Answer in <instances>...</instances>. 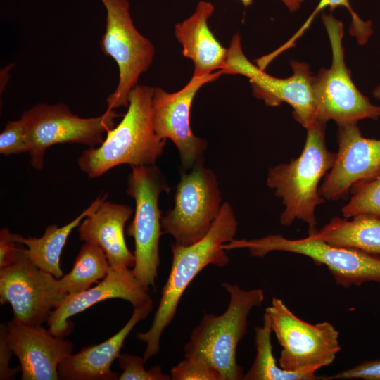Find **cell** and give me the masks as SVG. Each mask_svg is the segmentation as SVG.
<instances>
[{
  "label": "cell",
  "instance_id": "obj_1",
  "mask_svg": "<svg viewBox=\"0 0 380 380\" xmlns=\"http://www.w3.org/2000/svg\"><path fill=\"white\" fill-rule=\"evenodd\" d=\"M238 222L231 204L224 202L218 216L208 234L200 241L189 246L177 243L171 245L172 265L163 288L158 307L152 324L146 332H139L137 338L146 343L143 358L146 362L160 350L164 329L175 317L184 292L206 266H226L229 261L225 243L234 239Z\"/></svg>",
  "mask_w": 380,
  "mask_h": 380
},
{
  "label": "cell",
  "instance_id": "obj_2",
  "mask_svg": "<svg viewBox=\"0 0 380 380\" xmlns=\"http://www.w3.org/2000/svg\"><path fill=\"white\" fill-rule=\"evenodd\" d=\"M326 123L317 122L307 129L304 147L298 157L268 169L267 185L281 199L284 208L279 216L283 226L301 220L308 226V235L317 232L315 211L325 199L319 184L331 169L336 153L327 147Z\"/></svg>",
  "mask_w": 380,
  "mask_h": 380
},
{
  "label": "cell",
  "instance_id": "obj_3",
  "mask_svg": "<svg viewBox=\"0 0 380 380\" xmlns=\"http://www.w3.org/2000/svg\"><path fill=\"white\" fill-rule=\"evenodd\" d=\"M153 88L137 84L130 92L121 121L106 132L98 148L87 149L79 157L77 164L89 178L100 177L120 165H155L161 156L166 140L158 137L153 125Z\"/></svg>",
  "mask_w": 380,
  "mask_h": 380
},
{
  "label": "cell",
  "instance_id": "obj_4",
  "mask_svg": "<svg viewBox=\"0 0 380 380\" xmlns=\"http://www.w3.org/2000/svg\"><path fill=\"white\" fill-rule=\"evenodd\" d=\"M222 286L229 296L227 309L220 315H203L184 346V356L202 358L219 371L223 380L243 379L237 346L246 333L251 310L262 303L265 293L261 289L246 291L227 282Z\"/></svg>",
  "mask_w": 380,
  "mask_h": 380
},
{
  "label": "cell",
  "instance_id": "obj_5",
  "mask_svg": "<svg viewBox=\"0 0 380 380\" xmlns=\"http://www.w3.org/2000/svg\"><path fill=\"white\" fill-rule=\"evenodd\" d=\"M322 20L329 39L331 63L313 76L312 96L317 122L334 121L338 126L380 118V106L363 95L351 79L345 63L343 24L332 14L322 13Z\"/></svg>",
  "mask_w": 380,
  "mask_h": 380
},
{
  "label": "cell",
  "instance_id": "obj_6",
  "mask_svg": "<svg viewBox=\"0 0 380 380\" xmlns=\"http://www.w3.org/2000/svg\"><path fill=\"white\" fill-rule=\"evenodd\" d=\"M127 194L135 201L134 219L127 234L134 241V277L147 290L155 289L160 265L159 242L163 234L158 199L170 188L155 164L132 167L127 180Z\"/></svg>",
  "mask_w": 380,
  "mask_h": 380
},
{
  "label": "cell",
  "instance_id": "obj_7",
  "mask_svg": "<svg viewBox=\"0 0 380 380\" xmlns=\"http://www.w3.org/2000/svg\"><path fill=\"white\" fill-rule=\"evenodd\" d=\"M226 251L246 248L251 255L262 258L272 251H284L310 258L317 265H325L336 282L344 288L367 281L380 283V257L339 247L308 236L290 239L269 234L254 239H232L222 246Z\"/></svg>",
  "mask_w": 380,
  "mask_h": 380
},
{
  "label": "cell",
  "instance_id": "obj_8",
  "mask_svg": "<svg viewBox=\"0 0 380 380\" xmlns=\"http://www.w3.org/2000/svg\"><path fill=\"white\" fill-rule=\"evenodd\" d=\"M123 115L107 108L102 115L80 118L64 103H37L21 117L29 146L30 164L36 170L44 166V153L49 147L63 143H77L93 147L101 144L103 134L116 125Z\"/></svg>",
  "mask_w": 380,
  "mask_h": 380
},
{
  "label": "cell",
  "instance_id": "obj_9",
  "mask_svg": "<svg viewBox=\"0 0 380 380\" xmlns=\"http://www.w3.org/2000/svg\"><path fill=\"white\" fill-rule=\"evenodd\" d=\"M282 347L279 366L291 372H316L331 365L341 350L339 333L328 322L308 323L297 317L282 300L273 298L265 312Z\"/></svg>",
  "mask_w": 380,
  "mask_h": 380
},
{
  "label": "cell",
  "instance_id": "obj_10",
  "mask_svg": "<svg viewBox=\"0 0 380 380\" xmlns=\"http://www.w3.org/2000/svg\"><path fill=\"white\" fill-rule=\"evenodd\" d=\"M227 49L225 63L220 70L222 75L246 77L253 94L267 106L286 103L293 108L295 120L306 129L317 122L312 90L313 75L308 63L293 60L291 61L292 75L278 78L248 60L243 51L239 33L233 35Z\"/></svg>",
  "mask_w": 380,
  "mask_h": 380
},
{
  "label": "cell",
  "instance_id": "obj_11",
  "mask_svg": "<svg viewBox=\"0 0 380 380\" xmlns=\"http://www.w3.org/2000/svg\"><path fill=\"white\" fill-rule=\"evenodd\" d=\"M106 10V30L100 40L103 53L116 62L119 81L106 99L107 108L127 107L131 91L150 68L156 49L135 27L128 0H101Z\"/></svg>",
  "mask_w": 380,
  "mask_h": 380
},
{
  "label": "cell",
  "instance_id": "obj_12",
  "mask_svg": "<svg viewBox=\"0 0 380 380\" xmlns=\"http://www.w3.org/2000/svg\"><path fill=\"white\" fill-rule=\"evenodd\" d=\"M217 177L203 163L181 172L175 203L161 217L163 234L175 243L189 246L202 239L210 229L222 207Z\"/></svg>",
  "mask_w": 380,
  "mask_h": 380
},
{
  "label": "cell",
  "instance_id": "obj_13",
  "mask_svg": "<svg viewBox=\"0 0 380 380\" xmlns=\"http://www.w3.org/2000/svg\"><path fill=\"white\" fill-rule=\"evenodd\" d=\"M66 295L58 279L38 268L28 258L24 248L12 265L0 269V303H8L15 322L40 327Z\"/></svg>",
  "mask_w": 380,
  "mask_h": 380
},
{
  "label": "cell",
  "instance_id": "obj_14",
  "mask_svg": "<svg viewBox=\"0 0 380 380\" xmlns=\"http://www.w3.org/2000/svg\"><path fill=\"white\" fill-rule=\"evenodd\" d=\"M222 75L217 70L210 75L192 77L180 90L170 93L154 87L151 101L152 121L156 134L162 139L171 140L176 146L183 170L203 163L208 143L196 136L191 127V108L195 96L205 84Z\"/></svg>",
  "mask_w": 380,
  "mask_h": 380
},
{
  "label": "cell",
  "instance_id": "obj_15",
  "mask_svg": "<svg viewBox=\"0 0 380 380\" xmlns=\"http://www.w3.org/2000/svg\"><path fill=\"white\" fill-rule=\"evenodd\" d=\"M338 127V152L319 187L329 201L345 198L355 184L380 170V139L364 137L357 123Z\"/></svg>",
  "mask_w": 380,
  "mask_h": 380
},
{
  "label": "cell",
  "instance_id": "obj_16",
  "mask_svg": "<svg viewBox=\"0 0 380 380\" xmlns=\"http://www.w3.org/2000/svg\"><path fill=\"white\" fill-rule=\"evenodd\" d=\"M7 341L20 364L22 380H57L58 366L72 354L73 345L42 326L32 327L11 320L6 324Z\"/></svg>",
  "mask_w": 380,
  "mask_h": 380
},
{
  "label": "cell",
  "instance_id": "obj_17",
  "mask_svg": "<svg viewBox=\"0 0 380 380\" xmlns=\"http://www.w3.org/2000/svg\"><path fill=\"white\" fill-rule=\"evenodd\" d=\"M120 298L133 307L140 305L151 298L129 267H110L107 275L97 285L75 295H67L50 314L47 324L50 332L56 336L68 335L72 328L68 319L84 311L99 302Z\"/></svg>",
  "mask_w": 380,
  "mask_h": 380
},
{
  "label": "cell",
  "instance_id": "obj_18",
  "mask_svg": "<svg viewBox=\"0 0 380 380\" xmlns=\"http://www.w3.org/2000/svg\"><path fill=\"white\" fill-rule=\"evenodd\" d=\"M152 299L134 307L130 319L115 334L106 341L82 348L70 354L58 366L60 379L115 380L118 374L112 371V362L120 355L125 340L137 324L144 319L153 309Z\"/></svg>",
  "mask_w": 380,
  "mask_h": 380
},
{
  "label": "cell",
  "instance_id": "obj_19",
  "mask_svg": "<svg viewBox=\"0 0 380 380\" xmlns=\"http://www.w3.org/2000/svg\"><path fill=\"white\" fill-rule=\"evenodd\" d=\"M214 11L212 2L201 0L193 13L174 27L175 37L182 47V55L193 62L192 77H204L220 70L227 56L228 49L216 39L208 26Z\"/></svg>",
  "mask_w": 380,
  "mask_h": 380
},
{
  "label": "cell",
  "instance_id": "obj_20",
  "mask_svg": "<svg viewBox=\"0 0 380 380\" xmlns=\"http://www.w3.org/2000/svg\"><path fill=\"white\" fill-rule=\"evenodd\" d=\"M132 213L129 205L104 201L80 224V240L99 246L111 267H134V255L129 250L124 234L125 225Z\"/></svg>",
  "mask_w": 380,
  "mask_h": 380
},
{
  "label": "cell",
  "instance_id": "obj_21",
  "mask_svg": "<svg viewBox=\"0 0 380 380\" xmlns=\"http://www.w3.org/2000/svg\"><path fill=\"white\" fill-rule=\"evenodd\" d=\"M107 195L98 196L91 204L72 221L62 227L49 225L40 238L23 237L13 234L15 242L27 246L26 253L30 260L38 268L59 279L63 276L60 266L61 254L71 232L91 213L106 201Z\"/></svg>",
  "mask_w": 380,
  "mask_h": 380
},
{
  "label": "cell",
  "instance_id": "obj_22",
  "mask_svg": "<svg viewBox=\"0 0 380 380\" xmlns=\"http://www.w3.org/2000/svg\"><path fill=\"white\" fill-rule=\"evenodd\" d=\"M329 244L380 257V218L359 215L333 217L311 235Z\"/></svg>",
  "mask_w": 380,
  "mask_h": 380
},
{
  "label": "cell",
  "instance_id": "obj_23",
  "mask_svg": "<svg viewBox=\"0 0 380 380\" xmlns=\"http://www.w3.org/2000/svg\"><path fill=\"white\" fill-rule=\"evenodd\" d=\"M272 333L267 315L265 312L263 323L255 328L256 355L253 365L243 376L246 380H316L322 378L315 372H291L277 365L272 353Z\"/></svg>",
  "mask_w": 380,
  "mask_h": 380
},
{
  "label": "cell",
  "instance_id": "obj_24",
  "mask_svg": "<svg viewBox=\"0 0 380 380\" xmlns=\"http://www.w3.org/2000/svg\"><path fill=\"white\" fill-rule=\"evenodd\" d=\"M110 267L103 250L96 243L85 242L70 272L58 279L61 289L66 296L83 292L103 279Z\"/></svg>",
  "mask_w": 380,
  "mask_h": 380
},
{
  "label": "cell",
  "instance_id": "obj_25",
  "mask_svg": "<svg viewBox=\"0 0 380 380\" xmlns=\"http://www.w3.org/2000/svg\"><path fill=\"white\" fill-rule=\"evenodd\" d=\"M338 6L345 7L350 13L352 22L349 28L350 34L356 38L358 44L363 45L366 44L373 32L372 22L370 20H362L353 11L348 0H319L314 11L296 32L274 51L264 55L262 56L263 62L269 65L281 53L289 49L293 48L296 46V42L309 29L314 19L319 12L326 8H329L331 11Z\"/></svg>",
  "mask_w": 380,
  "mask_h": 380
},
{
  "label": "cell",
  "instance_id": "obj_26",
  "mask_svg": "<svg viewBox=\"0 0 380 380\" xmlns=\"http://www.w3.org/2000/svg\"><path fill=\"white\" fill-rule=\"evenodd\" d=\"M350 192V200L341 209L343 217L366 215L380 218V170L355 184Z\"/></svg>",
  "mask_w": 380,
  "mask_h": 380
},
{
  "label": "cell",
  "instance_id": "obj_27",
  "mask_svg": "<svg viewBox=\"0 0 380 380\" xmlns=\"http://www.w3.org/2000/svg\"><path fill=\"white\" fill-rule=\"evenodd\" d=\"M170 376L173 380H223L218 370L195 356H184L171 369Z\"/></svg>",
  "mask_w": 380,
  "mask_h": 380
},
{
  "label": "cell",
  "instance_id": "obj_28",
  "mask_svg": "<svg viewBox=\"0 0 380 380\" xmlns=\"http://www.w3.org/2000/svg\"><path fill=\"white\" fill-rule=\"evenodd\" d=\"M122 373L120 380H170V375L165 374L160 366H154L150 369L144 367L145 360L139 356L128 353L120 354L118 357Z\"/></svg>",
  "mask_w": 380,
  "mask_h": 380
},
{
  "label": "cell",
  "instance_id": "obj_29",
  "mask_svg": "<svg viewBox=\"0 0 380 380\" xmlns=\"http://www.w3.org/2000/svg\"><path fill=\"white\" fill-rule=\"evenodd\" d=\"M27 152L29 146L22 120L8 121L0 134V153L9 156Z\"/></svg>",
  "mask_w": 380,
  "mask_h": 380
},
{
  "label": "cell",
  "instance_id": "obj_30",
  "mask_svg": "<svg viewBox=\"0 0 380 380\" xmlns=\"http://www.w3.org/2000/svg\"><path fill=\"white\" fill-rule=\"evenodd\" d=\"M331 379L380 380V360L364 362L355 367L340 372Z\"/></svg>",
  "mask_w": 380,
  "mask_h": 380
},
{
  "label": "cell",
  "instance_id": "obj_31",
  "mask_svg": "<svg viewBox=\"0 0 380 380\" xmlns=\"http://www.w3.org/2000/svg\"><path fill=\"white\" fill-rule=\"evenodd\" d=\"M13 234L4 228L0 231V269L14 263L23 253L24 248H18Z\"/></svg>",
  "mask_w": 380,
  "mask_h": 380
},
{
  "label": "cell",
  "instance_id": "obj_32",
  "mask_svg": "<svg viewBox=\"0 0 380 380\" xmlns=\"http://www.w3.org/2000/svg\"><path fill=\"white\" fill-rule=\"evenodd\" d=\"M13 352L7 341L6 324L2 323L0 327V379H12L18 372V369L9 367L10 360Z\"/></svg>",
  "mask_w": 380,
  "mask_h": 380
},
{
  "label": "cell",
  "instance_id": "obj_33",
  "mask_svg": "<svg viewBox=\"0 0 380 380\" xmlns=\"http://www.w3.org/2000/svg\"><path fill=\"white\" fill-rule=\"evenodd\" d=\"M243 6L248 7L253 4V0H239ZM288 10L293 13L298 11L301 4L304 2V0H281Z\"/></svg>",
  "mask_w": 380,
  "mask_h": 380
},
{
  "label": "cell",
  "instance_id": "obj_34",
  "mask_svg": "<svg viewBox=\"0 0 380 380\" xmlns=\"http://www.w3.org/2000/svg\"><path fill=\"white\" fill-rule=\"evenodd\" d=\"M373 96L380 101V84L373 90Z\"/></svg>",
  "mask_w": 380,
  "mask_h": 380
}]
</instances>
